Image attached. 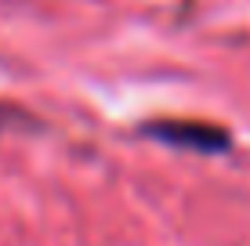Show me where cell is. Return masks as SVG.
<instances>
[{
	"label": "cell",
	"instance_id": "6da1fadb",
	"mask_svg": "<svg viewBox=\"0 0 250 246\" xmlns=\"http://www.w3.org/2000/svg\"><path fill=\"white\" fill-rule=\"evenodd\" d=\"M138 131L167 149L196 152V156H225L236 145V138L225 123L196 120V116H156V120H145Z\"/></svg>",
	"mask_w": 250,
	"mask_h": 246
},
{
	"label": "cell",
	"instance_id": "7a4b0ae2",
	"mask_svg": "<svg viewBox=\"0 0 250 246\" xmlns=\"http://www.w3.org/2000/svg\"><path fill=\"white\" fill-rule=\"evenodd\" d=\"M11 120H19V113H15V109H4V105H0V131H4V127L11 123Z\"/></svg>",
	"mask_w": 250,
	"mask_h": 246
}]
</instances>
